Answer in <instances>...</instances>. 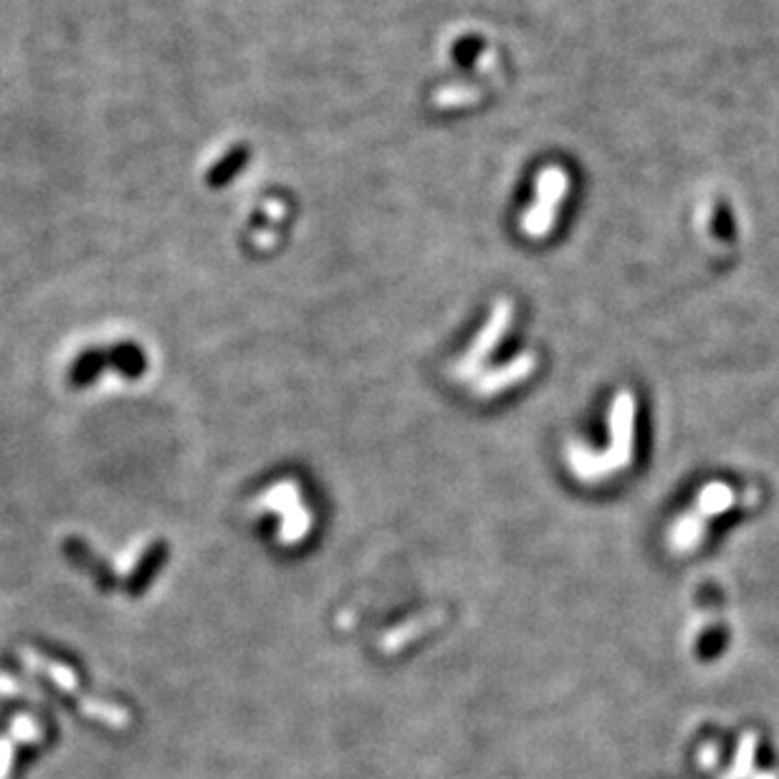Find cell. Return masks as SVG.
<instances>
[{"label": "cell", "instance_id": "cell-1", "mask_svg": "<svg viewBox=\"0 0 779 779\" xmlns=\"http://www.w3.org/2000/svg\"><path fill=\"white\" fill-rule=\"evenodd\" d=\"M633 397L623 393L612 405L610 428H612V443L602 456H590L587 451L570 448V466L575 468V474L585 481H598L602 476H608L615 468L625 466L631 460V445H633Z\"/></svg>", "mask_w": 779, "mask_h": 779}, {"label": "cell", "instance_id": "cell-2", "mask_svg": "<svg viewBox=\"0 0 779 779\" xmlns=\"http://www.w3.org/2000/svg\"><path fill=\"white\" fill-rule=\"evenodd\" d=\"M261 504L272 506L281 512V542L284 544H297L301 537L307 535L309 527H312V516L307 514V508L301 506V494L297 483H278L272 491H266Z\"/></svg>", "mask_w": 779, "mask_h": 779}, {"label": "cell", "instance_id": "cell-3", "mask_svg": "<svg viewBox=\"0 0 779 779\" xmlns=\"http://www.w3.org/2000/svg\"><path fill=\"white\" fill-rule=\"evenodd\" d=\"M514 320V307H512V301H499L494 312H491V320L487 322V327L481 329L479 337H476L474 341V347L468 349V355L464 357V360L458 362V368H456V375L460 380H466V377H471L476 375V370L481 368V362H483V357H487L491 349L496 347V341L504 337V332L508 327V322Z\"/></svg>", "mask_w": 779, "mask_h": 779}, {"label": "cell", "instance_id": "cell-4", "mask_svg": "<svg viewBox=\"0 0 779 779\" xmlns=\"http://www.w3.org/2000/svg\"><path fill=\"white\" fill-rule=\"evenodd\" d=\"M535 368H537V357L531 352H524V355L516 357L514 362H508L501 370L489 372L487 377H481L479 385H476V393L483 395V397L499 395L501 389L524 383V380H527L531 372H535Z\"/></svg>", "mask_w": 779, "mask_h": 779}, {"label": "cell", "instance_id": "cell-5", "mask_svg": "<svg viewBox=\"0 0 779 779\" xmlns=\"http://www.w3.org/2000/svg\"><path fill=\"white\" fill-rule=\"evenodd\" d=\"M107 364H109L107 352H101V349H89V352H84L82 357H79V360L74 362V368H71V383H74L76 387L94 383Z\"/></svg>", "mask_w": 779, "mask_h": 779}, {"label": "cell", "instance_id": "cell-6", "mask_svg": "<svg viewBox=\"0 0 779 779\" xmlns=\"http://www.w3.org/2000/svg\"><path fill=\"white\" fill-rule=\"evenodd\" d=\"M63 552H67L69 560L74 564H79V567H84L86 572H92V575L99 579L101 587H111V579H109V575H105V567H101V564L94 560L92 550L82 542V539H69V542L63 544Z\"/></svg>", "mask_w": 779, "mask_h": 779}, {"label": "cell", "instance_id": "cell-7", "mask_svg": "<svg viewBox=\"0 0 779 779\" xmlns=\"http://www.w3.org/2000/svg\"><path fill=\"white\" fill-rule=\"evenodd\" d=\"M754 750H757V736L746 734L742 739V744H739L734 765H731L729 772L723 775L721 779H752V775H754Z\"/></svg>", "mask_w": 779, "mask_h": 779}, {"label": "cell", "instance_id": "cell-8", "mask_svg": "<svg viewBox=\"0 0 779 779\" xmlns=\"http://www.w3.org/2000/svg\"><path fill=\"white\" fill-rule=\"evenodd\" d=\"M107 357H109V364H115L122 375L134 377V375H140L142 368H145V360H142L137 347H127V345L115 347V349H109Z\"/></svg>", "mask_w": 779, "mask_h": 779}, {"label": "cell", "instance_id": "cell-9", "mask_svg": "<svg viewBox=\"0 0 779 779\" xmlns=\"http://www.w3.org/2000/svg\"><path fill=\"white\" fill-rule=\"evenodd\" d=\"M702 765L706 769H711L714 765H717V750H711V746H706V750L702 752Z\"/></svg>", "mask_w": 779, "mask_h": 779}, {"label": "cell", "instance_id": "cell-10", "mask_svg": "<svg viewBox=\"0 0 779 779\" xmlns=\"http://www.w3.org/2000/svg\"><path fill=\"white\" fill-rule=\"evenodd\" d=\"M752 779H779V772H754Z\"/></svg>", "mask_w": 779, "mask_h": 779}]
</instances>
